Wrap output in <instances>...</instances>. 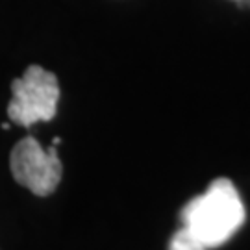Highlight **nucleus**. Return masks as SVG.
Listing matches in <instances>:
<instances>
[{
    "label": "nucleus",
    "mask_w": 250,
    "mask_h": 250,
    "mask_svg": "<svg viewBox=\"0 0 250 250\" xmlns=\"http://www.w3.org/2000/svg\"><path fill=\"white\" fill-rule=\"evenodd\" d=\"M60 102V83L56 74L41 65H30L22 76L11 82L8 117L19 126L52 121Z\"/></svg>",
    "instance_id": "obj_2"
},
{
    "label": "nucleus",
    "mask_w": 250,
    "mask_h": 250,
    "mask_svg": "<svg viewBox=\"0 0 250 250\" xmlns=\"http://www.w3.org/2000/svg\"><path fill=\"white\" fill-rule=\"evenodd\" d=\"M169 250H208V247L189 232L186 226H182L178 232L170 237Z\"/></svg>",
    "instance_id": "obj_4"
},
{
    "label": "nucleus",
    "mask_w": 250,
    "mask_h": 250,
    "mask_svg": "<svg viewBox=\"0 0 250 250\" xmlns=\"http://www.w3.org/2000/svg\"><path fill=\"white\" fill-rule=\"evenodd\" d=\"M9 169L19 186L37 197H46L56 191L63 174L62 160L56 145L43 148L37 139H21L9 154Z\"/></svg>",
    "instance_id": "obj_3"
},
{
    "label": "nucleus",
    "mask_w": 250,
    "mask_h": 250,
    "mask_svg": "<svg viewBox=\"0 0 250 250\" xmlns=\"http://www.w3.org/2000/svg\"><path fill=\"white\" fill-rule=\"evenodd\" d=\"M245 223V206L228 178H217L182 209V224L208 249L226 243Z\"/></svg>",
    "instance_id": "obj_1"
}]
</instances>
